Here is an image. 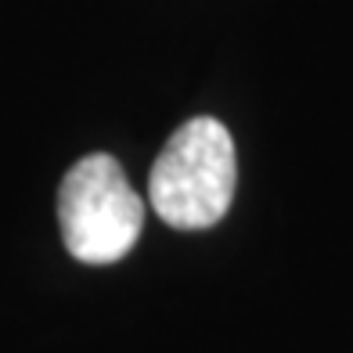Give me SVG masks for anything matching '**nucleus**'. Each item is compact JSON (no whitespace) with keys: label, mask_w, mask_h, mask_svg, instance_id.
<instances>
[{"label":"nucleus","mask_w":353,"mask_h":353,"mask_svg":"<svg viewBox=\"0 0 353 353\" xmlns=\"http://www.w3.org/2000/svg\"><path fill=\"white\" fill-rule=\"evenodd\" d=\"M234 184L238 163L228 126L213 116H199L188 119L155 159L148 199L170 228L202 231L231 210Z\"/></svg>","instance_id":"f257e3e1"},{"label":"nucleus","mask_w":353,"mask_h":353,"mask_svg":"<svg viewBox=\"0 0 353 353\" xmlns=\"http://www.w3.org/2000/svg\"><path fill=\"white\" fill-rule=\"evenodd\" d=\"M58 220L79 263H116L137 242L144 202L112 155H87L61 181Z\"/></svg>","instance_id":"f03ea898"}]
</instances>
